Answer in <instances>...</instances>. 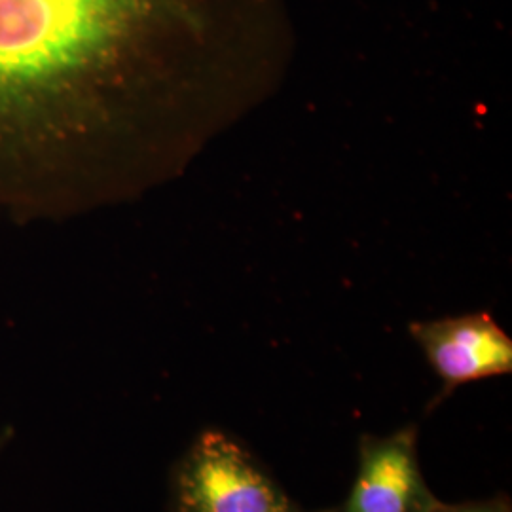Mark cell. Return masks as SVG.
<instances>
[{
	"instance_id": "1",
	"label": "cell",
	"mask_w": 512,
	"mask_h": 512,
	"mask_svg": "<svg viewBox=\"0 0 512 512\" xmlns=\"http://www.w3.org/2000/svg\"><path fill=\"white\" fill-rule=\"evenodd\" d=\"M291 50L287 0H0V215L69 219L169 181L213 82Z\"/></svg>"
},
{
	"instance_id": "2",
	"label": "cell",
	"mask_w": 512,
	"mask_h": 512,
	"mask_svg": "<svg viewBox=\"0 0 512 512\" xmlns=\"http://www.w3.org/2000/svg\"><path fill=\"white\" fill-rule=\"evenodd\" d=\"M171 512H306L255 454L222 429H205L173 465Z\"/></svg>"
},
{
	"instance_id": "3",
	"label": "cell",
	"mask_w": 512,
	"mask_h": 512,
	"mask_svg": "<svg viewBox=\"0 0 512 512\" xmlns=\"http://www.w3.org/2000/svg\"><path fill=\"white\" fill-rule=\"evenodd\" d=\"M410 334L442 382L431 408L461 385L512 372V340L490 311L416 321Z\"/></svg>"
},
{
	"instance_id": "4",
	"label": "cell",
	"mask_w": 512,
	"mask_h": 512,
	"mask_svg": "<svg viewBox=\"0 0 512 512\" xmlns=\"http://www.w3.org/2000/svg\"><path fill=\"white\" fill-rule=\"evenodd\" d=\"M439 503L421 471L418 427L406 425L387 437L363 435L346 501L319 512H431Z\"/></svg>"
},
{
	"instance_id": "5",
	"label": "cell",
	"mask_w": 512,
	"mask_h": 512,
	"mask_svg": "<svg viewBox=\"0 0 512 512\" xmlns=\"http://www.w3.org/2000/svg\"><path fill=\"white\" fill-rule=\"evenodd\" d=\"M431 512H512V501L509 495L501 494L480 499V501H467V503H439Z\"/></svg>"
},
{
	"instance_id": "6",
	"label": "cell",
	"mask_w": 512,
	"mask_h": 512,
	"mask_svg": "<svg viewBox=\"0 0 512 512\" xmlns=\"http://www.w3.org/2000/svg\"><path fill=\"white\" fill-rule=\"evenodd\" d=\"M12 440H14V429H12V427H2V429H0V456H2L4 450L10 446Z\"/></svg>"
}]
</instances>
